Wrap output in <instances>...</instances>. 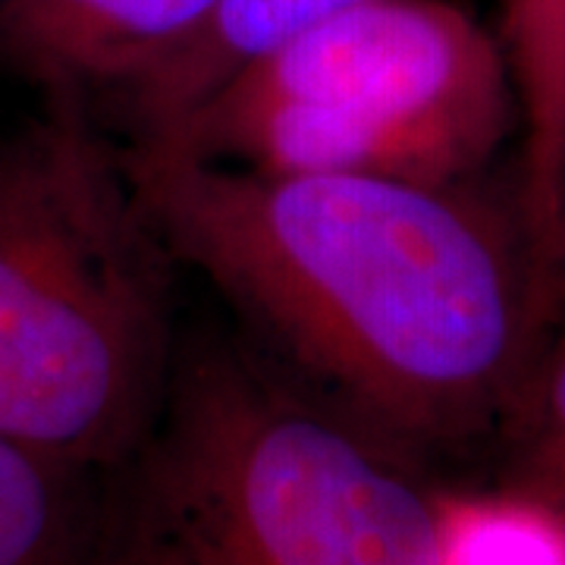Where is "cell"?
I'll list each match as a JSON object with an SVG mask.
<instances>
[{"label":"cell","instance_id":"6da1fadb","mask_svg":"<svg viewBox=\"0 0 565 565\" xmlns=\"http://www.w3.org/2000/svg\"><path fill=\"white\" fill-rule=\"evenodd\" d=\"M173 258L245 308L327 403L418 459L505 427L550 330L522 207L471 182L122 154Z\"/></svg>","mask_w":565,"mask_h":565},{"label":"cell","instance_id":"7a4b0ae2","mask_svg":"<svg viewBox=\"0 0 565 565\" xmlns=\"http://www.w3.org/2000/svg\"><path fill=\"white\" fill-rule=\"evenodd\" d=\"M167 258L82 104L0 141L3 437L88 475L136 456L173 371Z\"/></svg>","mask_w":565,"mask_h":565},{"label":"cell","instance_id":"3957f363","mask_svg":"<svg viewBox=\"0 0 565 565\" xmlns=\"http://www.w3.org/2000/svg\"><path fill=\"white\" fill-rule=\"evenodd\" d=\"M102 565H440V490L321 393L233 352L173 364Z\"/></svg>","mask_w":565,"mask_h":565},{"label":"cell","instance_id":"277c9868","mask_svg":"<svg viewBox=\"0 0 565 565\" xmlns=\"http://www.w3.org/2000/svg\"><path fill=\"white\" fill-rule=\"evenodd\" d=\"M519 129L500 35L452 0H359L141 141L262 173L475 182Z\"/></svg>","mask_w":565,"mask_h":565},{"label":"cell","instance_id":"5b68a950","mask_svg":"<svg viewBox=\"0 0 565 565\" xmlns=\"http://www.w3.org/2000/svg\"><path fill=\"white\" fill-rule=\"evenodd\" d=\"M214 0H0V63L76 102L129 88L173 54Z\"/></svg>","mask_w":565,"mask_h":565},{"label":"cell","instance_id":"8992f818","mask_svg":"<svg viewBox=\"0 0 565 565\" xmlns=\"http://www.w3.org/2000/svg\"><path fill=\"white\" fill-rule=\"evenodd\" d=\"M352 3L359 0H214L202 25L173 54L122 88L141 139L177 126L243 66Z\"/></svg>","mask_w":565,"mask_h":565},{"label":"cell","instance_id":"52a82bcc","mask_svg":"<svg viewBox=\"0 0 565 565\" xmlns=\"http://www.w3.org/2000/svg\"><path fill=\"white\" fill-rule=\"evenodd\" d=\"M505 66L519 107V207L546 292V264L565 167V0H505Z\"/></svg>","mask_w":565,"mask_h":565},{"label":"cell","instance_id":"ba28073f","mask_svg":"<svg viewBox=\"0 0 565 565\" xmlns=\"http://www.w3.org/2000/svg\"><path fill=\"white\" fill-rule=\"evenodd\" d=\"M88 478L0 434V565H102Z\"/></svg>","mask_w":565,"mask_h":565},{"label":"cell","instance_id":"9c48e42d","mask_svg":"<svg viewBox=\"0 0 565 565\" xmlns=\"http://www.w3.org/2000/svg\"><path fill=\"white\" fill-rule=\"evenodd\" d=\"M440 565H565V519L515 493H440Z\"/></svg>","mask_w":565,"mask_h":565},{"label":"cell","instance_id":"30bf717a","mask_svg":"<svg viewBox=\"0 0 565 565\" xmlns=\"http://www.w3.org/2000/svg\"><path fill=\"white\" fill-rule=\"evenodd\" d=\"M505 430L512 437L505 493L565 519V321L546 330Z\"/></svg>","mask_w":565,"mask_h":565},{"label":"cell","instance_id":"8fae6325","mask_svg":"<svg viewBox=\"0 0 565 565\" xmlns=\"http://www.w3.org/2000/svg\"><path fill=\"white\" fill-rule=\"evenodd\" d=\"M546 299H550V327L565 321V167L559 180V202H556V226L546 264Z\"/></svg>","mask_w":565,"mask_h":565}]
</instances>
